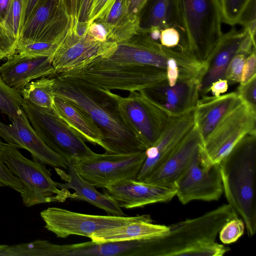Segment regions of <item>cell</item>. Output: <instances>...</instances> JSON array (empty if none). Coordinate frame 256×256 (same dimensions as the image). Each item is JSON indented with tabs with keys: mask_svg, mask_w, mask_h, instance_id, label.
<instances>
[{
	"mask_svg": "<svg viewBox=\"0 0 256 256\" xmlns=\"http://www.w3.org/2000/svg\"><path fill=\"white\" fill-rule=\"evenodd\" d=\"M54 78V96L73 104L90 116L100 133L102 148L106 153L128 154L146 150L125 124L116 105L104 92Z\"/></svg>",
	"mask_w": 256,
	"mask_h": 256,
	"instance_id": "1",
	"label": "cell"
},
{
	"mask_svg": "<svg viewBox=\"0 0 256 256\" xmlns=\"http://www.w3.org/2000/svg\"><path fill=\"white\" fill-rule=\"evenodd\" d=\"M256 158L254 132L245 135L218 164L223 192L249 237L256 230Z\"/></svg>",
	"mask_w": 256,
	"mask_h": 256,
	"instance_id": "2",
	"label": "cell"
},
{
	"mask_svg": "<svg viewBox=\"0 0 256 256\" xmlns=\"http://www.w3.org/2000/svg\"><path fill=\"white\" fill-rule=\"evenodd\" d=\"M238 217L228 204L168 226L165 234L146 238V256H189L192 247L216 242L224 224Z\"/></svg>",
	"mask_w": 256,
	"mask_h": 256,
	"instance_id": "3",
	"label": "cell"
},
{
	"mask_svg": "<svg viewBox=\"0 0 256 256\" xmlns=\"http://www.w3.org/2000/svg\"><path fill=\"white\" fill-rule=\"evenodd\" d=\"M0 161L22 184L23 189L20 194L25 206L64 202L70 198L72 194L68 189L58 186L44 164L26 158L13 144L2 142Z\"/></svg>",
	"mask_w": 256,
	"mask_h": 256,
	"instance_id": "4",
	"label": "cell"
},
{
	"mask_svg": "<svg viewBox=\"0 0 256 256\" xmlns=\"http://www.w3.org/2000/svg\"><path fill=\"white\" fill-rule=\"evenodd\" d=\"M100 91L112 100L125 124L146 150L156 142L172 118L144 90L130 92L125 97L111 90Z\"/></svg>",
	"mask_w": 256,
	"mask_h": 256,
	"instance_id": "5",
	"label": "cell"
},
{
	"mask_svg": "<svg viewBox=\"0 0 256 256\" xmlns=\"http://www.w3.org/2000/svg\"><path fill=\"white\" fill-rule=\"evenodd\" d=\"M188 48L206 62L221 37L222 14L219 0H180Z\"/></svg>",
	"mask_w": 256,
	"mask_h": 256,
	"instance_id": "6",
	"label": "cell"
},
{
	"mask_svg": "<svg viewBox=\"0 0 256 256\" xmlns=\"http://www.w3.org/2000/svg\"><path fill=\"white\" fill-rule=\"evenodd\" d=\"M22 108L44 142L68 161L94 153L82 137L58 116L54 108H40L24 100Z\"/></svg>",
	"mask_w": 256,
	"mask_h": 256,
	"instance_id": "7",
	"label": "cell"
},
{
	"mask_svg": "<svg viewBox=\"0 0 256 256\" xmlns=\"http://www.w3.org/2000/svg\"><path fill=\"white\" fill-rule=\"evenodd\" d=\"M256 112L238 97L208 138L200 146L202 164H218L246 134L256 132Z\"/></svg>",
	"mask_w": 256,
	"mask_h": 256,
	"instance_id": "8",
	"label": "cell"
},
{
	"mask_svg": "<svg viewBox=\"0 0 256 256\" xmlns=\"http://www.w3.org/2000/svg\"><path fill=\"white\" fill-rule=\"evenodd\" d=\"M146 158L145 151L99 154L70 160L80 176L96 188H104L118 182L136 179Z\"/></svg>",
	"mask_w": 256,
	"mask_h": 256,
	"instance_id": "9",
	"label": "cell"
},
{
	"mask_svg": "<svg viewBox=\"0 0 256 256\" xmlns=\"http://www.w3.org/2000/svg\"><path fill=\"white\" fill-rule=\"evenodd\" d=\"M40 214L45 223L44 228L60 238L71 235L89 238L92 234L104 228L138 222H152L148 214L131 216L92 215L56 207L48 208Z\"/></svg>",
	"mask_w": 256,
	"mask_h": 256,
	"instance_id": "10",
	"label": "cell"
},
{
	"mask_svg": "<svg viewBox=\"0 0 256 256\" xmlns=\"http://www.w3.org/2000/svg\"><path fill=\"white\" fill-rule=\"evenodd\" d=\"M176 196L183 204L190 201L218 200L223 188L218 164L204 166L200 146L192 162L174 182Z\"/></svg>",
	"mask_w": 256,
	"mask_h": 256,
	"instance_id": "11",
	"label": "cell"
},
{
	"mask_svg": "<svg viewBox=\"0 0 256 256\" xmlns=\"http://www.w3.org/2000/svg\"><path fill=\"white\" fill-rule=\"evenodd\" d=\"M72 24L52 58L57 74L77 68L97 57H106L116 49L117 43L111 40L96 41L86 33L79 36Z\"/></svg>",
	"mask_w": 256,
	"mask_h": 256,
	"instance_id": "12",
	"label": "cell"
},
{
	"mask_svg": "<svg viewBox=\"0 0 256 256\" xmlns=\"http://www.w3.org/2000/svg\"><path fill=\"white\" fill-rule=\"evenodd\" d=\"M10 124L0 121V137L7 143L24 148L34 160L54 168L68 170L69 161L50 150L36 134L22 109L10 120Z\"/></svg>",
	"mask_w": 256,
	"mask_h": 256,
	"instance_id": "13",
	"label": "cell"
},
{
	"mask_svg": "<svg viewBox=\"0 0 256 256\" xmlns=\"http://www.w3.org/2000/svg\"><path fill=\"white\" fill-rule=\"evenodd\" d=\"M194 125V110L172 118L156 142L145 150L146 158L136 179L144 181L157 170Z\"/></svg>",
	"mask_w": 256,
	"mask_h": 256,
	"instance_id": "14",
	"label": "cell"
},
{
	"mask_svg": "<svg viewBox=\"0 0 256 256\" xmlns=\"http://www.w3.org/2000/svg\"><path fill=\"white\" fill-rule=\"evenodd\" d=\"M122 208H133L160 202H166L176 196L174 188L127 179L103 188Z\"/></svg>",
	"mask_w": 256,
	"mask_h": 256,
	"instance_id": "15",
	"label": "cell"
},
{
	"mask_svg": "<svg viewBox=\"0 0 256 256\" xmlns=\"http://www.w3.org/2000/svg\"><path fill=\"white\" fill-rule=\"evenodd\" d=\"M198 87V84L184 80H178L170 86L166 80L144 90L168 116L176 118L195 109L200 98Z\"/></svg>",
	"mask_w": 256,
	"mask_h": 256,
	"instance_id": "16",
	"label": "cell"
},
{
	"mask_svg": "<svg viewBox=\"0 0 256 256\" xmlns=\"http://www.w3.org/2000/svg\"><path fill=\"white\" fill-rule=\"evenodd\" d=\"M0 74L8 86L21 90L33 80L54 76L56 73L52 58L14 54L0 66Z\"/></svg>",
	"mask_w": 256,
	"mask_h": 256,
	"instance_id": "17",
	"label": "cell"
},
{
	"mask_svg": "<svg viewBox=\"0 0 256 256\" xmlns=\"http://www.w3.org/2000/svg\"><path fill=\"white\" fill-rule=\"evenodd\" d=\"M201 144L194 125L162 164L143 182L174 188L175 182L190 164Z\"/></svg>",
	"mask_w": 256,
	"mask_h": 256,
	"instance_id": "18",
	"label": "cell"
},
{
	"mask_svg": "<svg viewBox=\"0 0 256 256\" xmlns=\"http://www.w3.org/2000/svg\"><path fill=\"white\" fill-rule=\"evenodd\" d=\"M244 34V28L238 30L234 28L222 34L206 62V69L199 86V97L209 92L212 82L218 79H224L226 69L237 54Z\"/></svg>",
	"mask_w": 256,
	"mask_h": 256,
	"instance_id": "19",
	"label": "cell"
},
{
	"mask_svg": "<svg viewBox=\"0 0 256 256\" xmlns=\"http://www.w3.org/2000/svg\"><path fill=\"white\" fill-rule=\"evenodd\" d=\"M56 256H145L144 239L58 244L54 247Z\"/></svg>",
	"mask_w": 256,
	"mask_h": 256,
	"instance_id": "20",
	"label": "cell"
},
{
	"mask_svg": "<svg viewBox=\"0 0 256 256\" xmlns=\"http://www.w3.org/2000/svg\"><path fill=\"white\" fill-rule=\"evenodd\" d=\"M62 178L66 180L64 183L57 182L60 188L74 190L70 198L88 202L106 211L108 214L116 216H124L126 214L116 202L106 193L102 194L90 183L83 179L69 160L68 174L58 168H55Z\"/></svg>",
	"mask_w": 256,
	"mask_h": 256,
	"instance_id": "21",
	"label": "cell"
},
{
	"mask_svg": "<svg viewBox=\"0 0 256 256\" xmlns=\"http://www.w3.org/2000/svg\"><path fill=\"white\" fill-rule=\"evenodd\" d=\"M194 109V126L202 140L208 138L214 128L238 99L236 92L216 96H202Z\"/></svg>",
	"mask_w": 256,
	"mask_h": 256,
	"instance_id": "22",
	"label": "cell"
},
{
	"mask_svg": "<svg viewBox=\"0 0 256 256\" xmlns=\"http://www.w3.org/2000/svg\"><path fill=\"white\" fill-rule=\"evenodd\" d=\"M139 18L138 32L146 33L154 28L160 30L173 27L186 33L180 0H147Z\"/></svg>",
	"mask_w": 256,
	"mask_h": 256,
	"instance_id": "23",
	"label": "cell"
},
{
	"mask_svg": "<svg viewBox=\"0 0 256 256\" xmlns=\"http://www.w3.org/2000/svg\"><path fill=\"white\" fill-rule=\"evenodd\" d=\"M96 21L106 27L108 40L116 43L129 39L139 30L140 19L128 12V0H116L108 12Z\"/></svg>",
	"mask_w": 256,
	"mask_h": 256,
	"instance_id": "24",
	"label": "cell"
},
{
	"mask_svg": "<svg viewBox=\"0 0 256 256\" xmlns=\"http://www.w3.org/2000/svg\"><path fill=\"white\" fill-rule=\"evenodd\" d=\"M168 226L152 222H138L126 225L100 230L89 238L96 242L124 241L159 236L166 233Z\"/></svg>",
	"mask_w": 256,
	"mask_h": 256,
	"instance_id": "25",
	"label": "cell"
},
{
	"mask_svg": "<svg viewBox=\"0 0 256 256\" xmlns=\"http://www.w3.org/2000/svg\"><path fill=\"white\" fill-rule=\"evenodd\" d=\"M54 109L58 116L86 142L102 147L100 133L90 116L68 101L54 96Z\"/></svg>",
	"mask_w": 256,
	"mask_h": 256,
	"instance_id": "26",
	"label": "cell"
},
{
	"mask_svg": "<svg viewBox=\"0 0 256 256\" xmlns=\"http://www.w3.org/2000/svg\"><path fill=\"white\" fill-rule=\"evenodd\" d=\"M59 0H40L24 24L16 46L34 42L54 14Z\"/></svg>",
	"mask_w": 256,
	"mask_h": 256,
	"instance_id": "27",
	"label": "cell"
},
{
	"mask_svg": "<svg viewBox=\"0 0 256 256\" xmlns=\"http://www.w3.org/2000/svg\"><path fill=\"white\" fill-rule=\"evenodd\" d=\"M54 76L42 77L32 81L20 90L24 100L45 108H53Z\"/></svg>",
	"mask_w": 256,
	"mask_h": 256,
	"instance_id": "28",
	"label": "cell"
},
{
	"mask_svg": "<svg viewBox=\"0 0 256 256\" xmlns=\"http://www.w3.org/2000/svg\"><path fill=\"white\" fill-rule=\"evenodd\" d=\"M76 24L60 2L53 16L34 42H45L60 44L66 36L70 27Z\"/></svg>",
	"mask_w": 256,
	"mask_h": 256,
	"instance_id": "29",
	"label": "cell"
},
{
	"mask_svg": "<svg viewBox=\"0 0 256 256\" xmlns=\"http://www.w3.org/2000/svg\"><path fill=\"white\" fill-rule=\"evenodd\" d=\"M23 101L20 90L8 86L0 74V111L10 120L22 110Z\"/></svg>",
	"mask_w": 256,
	"mask_h": 256,
	"instance_id": "30",
	"label": "cell"
},
{
	"mask_svg": "<svg viewBox=\"0 0 256 256\" xmlns=\"http://www.w3.org/2000/svg\"><path fill=\"white\" fill-rule=\"evenodd\" d=\"M222 22L230 26L238 24L251 0H219Z\"/></svg>",
	"mask_w": 256,
	"mask_h": 256,
	"instance_id": "31",
	"label": "cell"
},
{
	"mask_svg": "<svg viewBox=\"0 0 256 256\" xmlns=\"http://www.w3.org/2000/svg\"><path fill=\"white\" fill-rule=\"evenodd\" d=\"M23 0H12L2 25L8 32L17 40L21 31L20 22Z\"/></svg>",
	"mask_w": 256,
	"mask_h": 256,
	"instance_id": "32",
	"label": "cell"
},
{
	"mask_svg": "<svg viewBox=\"0 0 256 256\" xmlns=\"http://www.w3.org/2000/svg\"><path fill=\"white\" fill-rule=\"evenodd\" d=\"M60 44L45 42H34L18 46L16 53L31 56H46L51 58Z\"/></svg>",
	"mask_w": 256,
	"mask_h": 256,
	"instance_id": "33",
	"label": "cell"
},
{
	"mask_svg": "<svg viewBox=\"0 0 256 256\" xmlns=\"http://www.w3.org/2000/svg\"><path fill=\"white\" fill-rule=\"evenodd\" d=\"M244 224L238 217L226 222L219 232L220 238L224 244L236 242L244 234Z\"/></svg>",
	"mask_w": 256,
	"mask_h": 256,
	"instance_id": "34",
	"label": "cell"
},
{
	"mask_svg": "<svg viewBox=\"0 0 256 256\" xmlns=\"http://www.w3.org/2000/svg\"><path fill=\"white\" fill-rule=\"evenodd\" d=\"M247 56L242 54H236L230 61L225 72L224 79L230 84L240 82L243 66Z\"/></svg>",
	"mask_w": 256,
	"mask_h": 256,
	"instance_id": "35",
	"label": "cell"
},
{
	"mask_svg": "<svg viewBox=\"0 0 256 256\" xmlns=\"http://www.w3.org/2000/svg\"><path fill=\"white\" fill-rule=\"evenodd\" d=\"M237 93L242 102L256 112V76L238 88Z\"/></svg>",
	"mask_w": 256,
	"mask_h": 256,
	"instance_id": "36",
	"label": "cell"
},
{
	"mask_svg": "<svg viewBox=\"0 0 256 256\" xmlns=\"http://www.w3.org/2000/svg\"><path fill=\"white\" fill-rule=\"evenodd\" d=\"M239 24L243 26L256 40V0H250L242 16Z\"/></svg>",
	"mask_w": 256,
	"mask_h": 256,
	"instance_id": "37",
	"label": "cell"
},
{
	"mask_svg": "<svg viewBox=\"0 0 256 256\" xmlns=\"http://www.w3.org/2000/svg\"><path fill=\"white\" fill-rule=\"evenodd\" d=\"M16 42L0 23V60L8 58L16 53Z\"/></svg>",
	"mask_w": 256,
	"mask_h": 256,
	"instance_id": "38",
	"label": "cell"
},
{
	"mask_svg": "<svg viewBox=\"0 0 256 256\" xmlns=\"http://www.w3.org/2000/svg\"><path fill=\"white\" fill-rule=\"evenodd\" d=\"M8 186L20 193L23 186L19 179L0 161V187Z\"/></svg>",
	"mask_w": 256,
	"mask_h": 256,
	"instance_id": "39",
	"label": "cell"
},
{
	"mask_svg": "<svg viewBox=\"0 0 256 256\" xmlns=\"http://www.w3.org/2000/svg\"><path fill=\"white\" fill-rule=\"evenodd\" d=\"M116 0H92L88 22L90 24L102 18Z\"/></svg>",
	"mask_w": 256,
	"mask_h": 256,
	"instance_id": "40",
	"label": "cell"
},
{
	"mask_svg": "<svg viewBox=\"0 0 256 256\" xmlns=\"http://www.w3.org/2000/svg\"><path fill=\"white\" fill-rule=\"evenodd\" d=\"M256 76V54L254 51L248 56L243 66L240 84H246Z\"/></svg>",
	"mask_w": 256,
	"mask_h": 256,
	"instance_id": "41",
	"label": "cell"
},
{
	"mask_svg": "<svg viewBox=\"0 0 256 256\" xmlns=\"http://www.w3.org/2000/svg\"><path fill=\"white\" fill-rule=\"evenodd\" d=\"M88 34L94 40L104 42L108 40V34L106 27L100 22L94 21L89 24Z\"/></svg>",
	"mask_w": 256,
	"mask_h": 256,
	"instance_id": "42",
	"label": "cell"
},
{
	"mask_svg": "<svg viewBox=\"0 0 256 256\" xmlns=\"http://www.w3.org/2000/svg\"><path fill=\"white\" fill-rule=\"evenodd\" d=\"M244 29V34L240 42L237 54H242L248 56L254 51H256V40L252 38L248 30Z\"/></svg>",
	"mask_w": 256,
	"mask_h": 256,
	"instance_id": "43",
	"label": "cell"
},
{
	"mask_svg": "<svg viewBox=\"0 0 256 256\" xmlns=\"http://www.w3.org/2000/svg\"><path fill=\"white\" fill-rule=\"evenodd\" d=\"M166 80L170 86H174L177 82L179 76L177 60L175 58H170L166 68Z\"/></svg>",
	"mask_w": 256,
	"mask_h": 256,
	"instance_id": "44",
	"label": "cell"
},
{
	"mask_svg": "<svg viewBox=\"0 0 256 256\" xmlns=\"http://www.w3.org/2000/svg\"><path fill=\"white\" fill-rule=\"evenodd\" d=\"M92 0H76V19L80 22H88Z\"/></svg>",
	"mask_w": 256,
	"mask_h": 256,
	"instance_id": "45",
	"label": "cell"
},
{
	"mask_svg": "<svg viewBox=\"0 0 256 256\" xmlns=\"http://www.w3.org/2000/svg\"><path fill=\"white\" fill-rule=\"evenodd\" d=\"M39 1L40 0H23V8L20 22L21 30Z\"/></svg>",
	"mask_w": 256,
	"mask_h": 256,
	"instance_id": "46",
	"label": "cell"
},
{
	"mask_svg": "<svg viewBox=\"0 0 256 256\" xmlns=\"http://www.w3.org/2000/svg\"><path fill=\"white\" fill-rule=\"evenodd\" d=\"M228 84L226 80L220 78L212 83L209 92L211 91L214 96H218L226 92L228 89Z\"/></svg>",
	"mask_w": 256,
	"mask_h": 256,
	"instance_id": "47",
	"label": "cell"
},
{
	"mask_svg": "<svg viewBox=\"0 0 256 256\" xmlns=\"http://www.w3.org/2000/svg\"><path fill=\"white\" fill-rule=\"evenodd\" d=\"M128 12L140 18V13L147 0H128Z\"/></svg>",
	"mask_w": 256,
	"mask_h": 256,
	"instance_id": "48",
	"label": "cell"
},
{
	"mask_svg": "<svg viewBox=\"0 0 256 256\" xmlns=\"http://www.w3.org/2000/svg\"><path fill=\"white\" fill-rule=\"evenodd\" d=\"M64 6L68 14L72 18L74 22H77V3L76 0H59Z\"/></svg>",
	"mask_w": 256,
	"mask_h": 256,
	"instance_id": "49",
	"label": "cell"
},
{
	"mask_svg": "<svg viewBox=\"0 0 256 256\" xmlns=\"http://www.w3.org/2000/svg\"><path fill=\"white\" fill-rule=\"evenodd\" d=\"M88 22H76L74 25L75 32L79 36H82L86 34L89 26Z\"/></svg>",
	"mask_w": 256,
	"mask_h": 256,
	"instance_id": "50",
	"label": "cell"
},
{
	"mask_svg": "<svg viewBox=\"0 0 256 256\" xmlns=\"http://www.w3.org/2000/svg\"><path fill=\"white\" fill-rule=\"evenodd\" d=\"M12 0H0V23L2 24L11 3Z\"/></svg>",
	"mask_w": 256,
	"mask_h": 256,
	"instance_id": "51",
	"label": "cell"
},
{
	"mask_svg": "<svg viewBox=\"0 0 256 256\" xmlns=\"http://www.w3.org/2000/svg\"><path fill=\"white\" fill-rule=\"evenodd\" d=\"M2 141L0 140V144L1 143Z\"/></svg>",
	"mask_w": 256,
	"mask_h": 256,
	"instance_id": "52",
	"label": "cell"
}]
</instances>
